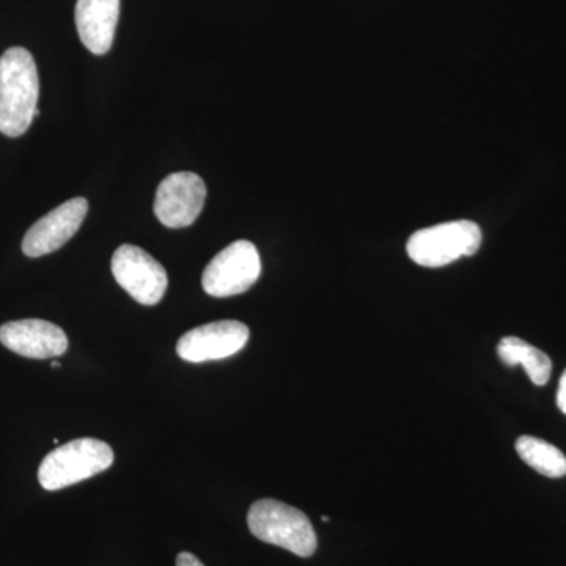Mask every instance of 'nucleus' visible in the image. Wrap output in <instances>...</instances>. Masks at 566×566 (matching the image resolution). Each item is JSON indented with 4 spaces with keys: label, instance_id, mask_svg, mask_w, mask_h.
<instances>
[{
    "label": "nucleus",
    "instance_id": "nucleus-1",
    "mask_svg": "<svg viewBox=\"0 0 566 566\" xmlns=\"http://www.w3.org/2000/svg\"><path fill=\"white\" fill-rule=\"evenodd\" d=\"M40 80L36 63L24 48H10L0 57V133L20 137L31 128L36 109Z\"/></svg>",
    "mask_w": 566,
    "mask_h": 566
},
{
    "label": "nucleus",
    "instance_id": "nucleus-2",
    "mask_svg": "<svg viewBox=\"0 0 566 566\" xmlns=\"http://www.w3.org/2000/svg\"><path fill=\"white\" fill-rule=\"evenodd\" d=\"M249 531L253 536L283 547L300 557L314 556L318 539L311 520L301 510L275 499H262L251 506Z\"/></svg>",
    "mask_w": 566,
    "mask_h": 566
},
{
    "label": "nucleus",
    "instance_id": "nucleus-3",
    "mask_svg": "<svg viewBox=\"0 0 566 566\" xmlns=\"http://www.w3.org/2000/svg\"><path fill=\"white\" fill-rule=\"evenodd\" d=\"M114 463V450L99 439L81 438L48 453L39 469L40 485L48 491L63 490L102 474Z\"/></svg>",
    "mask_w": 566,
    "mask_h": 566
},
{
    "label": "nucleus",
    "instance_id": "nucleus-4",
    "mask_svg": "<svg viewBox=\"0 0 566 566\" xmlns=\"http://www.w3.org/2000/svg\"><path fill=\"white\" fill-rule=\"evenodd\" d=\"M482 245V230L472 221L439 223L409 238V259L424 268H441L461 256L475 255Z\"/></svg>",
    "mask_w": 566,
    "mask_h": 566
},
{
    "label": "nucleus",
    "instance_id": "nucleus-5",
    "mask_svg": "<svg viewBox=\"0 0 566 566\" xmlns=\"http://www.w3.org/2000/svg\"><path fill=\"white\" fill-rule=\"evenodd\" d=\"M262 260L251 241H234L208 264L202 277L205 292L212 297L245 293L259 281Z\"/></svg>",
    "mask_w": 566,
    "mask_h": 566
},
{
    "label": "nucleus",
    "instance_id": "nucleus-6",
    "mask_svg": "<svg viewBox=\"0 0 566 566\" xmlns=\"http://www.w3.org/2000/svg\"><path fill=\"white\" fill-rule=\"evenodd\" d=\"M118 285L142 305H156L167 292L166 270L150 253L133 244H123L111 262Z\"/></svg>",
    "mask_w": 566,
    "mask_h": 566
},
{
    "label": "nucleus",
    "instance_id": "nucleus-7",
    "mask_svg": "<svg viewBox=\"0 0 566 566\" xmlns=\"http://www.w3.org/2000/svg\"><path fill=\"white\" fill-rule=\"evenodd\" d=\"M207 185L199 175L177 172L164 178L156 191L155 214L169 229L192 226L203 210Z\"/></svg>",
    "mask_w": 566,
    "mask_h": 566
},
{
    "label": "nucleus",
    "instance_id": "nucleus-8",
    "mask_svg": "<svg viewBox=\"0 0 566 566\" xmlns=\"http://www.w3.org/2000/svg\"><path fill=\"white\" fill-rule=\"evenodd\" d=\"M249 335V327L234 319L203 324L182 335L177 353L186 363L221 360L240 353L248 344Z\"/></svg>",
    "mask_w": 566,
    "mask_h": 566
},
{
    "label": "nucleus",
    "instance_id": "nucleus-9",
    "mask_svg": "<svg viewBox=\"0 0 566 566\" xmlns=\"http://www.w3.org/2000/svg\"><path fill=\"white\" fill-rule=\"evenodd\" d=\"M88 202L84 197L66 200L33 223L22 240V252L31 259L59 251L69 243L87 218Z\"/></svg>",
    "mask_w": 566,
    "mask_h": 566
},
{
    "label": "nucleus",
    "instance_id": "nucleus-10",
    "mask_svg": "<svg viewBox=\"0 0 566 566\" xmlns=\"http://www.w3.org/2000/svg\"><path fill=\"white\" fill-rule=\"evenodd\" d=\"M0 344L29 359H52L69 349V337L44 319H20L0 326Z\"/></svg>",
    "mask_w": 566,
    "mask_h": 566
},
{
    "label": "nucleus",
    "instance_id": "nucleus-11",
    "mask_svg": "<svg viewBox=\"0 0 566 566\" xmlns=\"http://www.w3.org/2000/svg\"><path fill=\"white\" fill-rule=\"evenodd\" d=\"M74 17L82 44L92 54H107L120 18V0H77Z\"/></svg>",
    "mask_w": 566,
    "mask_h": 566
},
{
    "label": "nucleus",
    "instance_id": "nucleus-12",
    "mask_svg": "<svg viewBox=\"0 0 566 566\" xmlns=\"http://www.w3.org/2000/svg\"><path fill=\"white\" fill-rule=\"evenodd\" d=\"M497 354L502 363L510 365V367L523 365L528 378L535 386H545L549 381L551 371H553V363H551L549 356L543 353L542 349L527 344L523 338H502L497 346Z\"/></svg>",
    "mask_w": 566,
    "mask_h": 566
},
{
    "label": "nucleus",
    "instance_id": "nucleus-13",
    "mask_svg": "<svg viewBox=\"0 0 566 566\" xmlns=\"http://www.w3.org/2000/svg\"><path fill=\"white\" fill-rule=\"evenodd\" d=\"M516 452L524 463L531 465L536 472L549 479H560L566 475V457L556 446L534 438L521 436L516 441Z\"/></svg>",
    "mask_w": 566,
    "mask_h": 566
},
{
    "label": "nucleus",
    "instance_id": "nucleus-14",
    "mask_svg": "<svg viewBox=\"0 0 566 566\" xmlns=\"http://www.w3.org/2000/svg\"><path fill=\"white\" fill-rule=\"evenodd\" d=\"M557 406L566 415V370L558 382Z\"/></svg>",
    "mask_w": 566,
    "mask_h": 566
},
{
    "label": "nucleus",
    "instance_id": "nucleus-15",
    "mask_svg": "<svg viewBox=\"0 0 566 566\" xmlns=\"http://www.w3.org/2000/svg\"><path fill=\"white\" fill-rule=\"evenodd\" d=\"M177 566H205L202 562L199 560L191 553H181L180 556L177 557Z\"/></svg>",
    "mask_w": 566,
    "mask_h": 566
},
{
    "label": "nucleus",
    "instance_id": "nucleus-16",
    "mask_svg": "<svg viewBox=\"0 0 566 566\" xmlns=\"http://www.w3.org/2000/svg\"><path fill=\"white\" fill-rule=\"evenodd\" d=\"M59 367H61V364L52 363V368H59Z\"/></svg>",
    "mask_w": 566,
    "mask_h": 566
}]
</instances>
